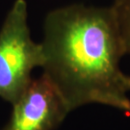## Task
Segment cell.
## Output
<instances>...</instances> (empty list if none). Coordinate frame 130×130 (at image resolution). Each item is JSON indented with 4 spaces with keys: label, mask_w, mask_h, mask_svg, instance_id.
Returning a JSON list of instances; mask_svg holds the SVG:
<instances>
[{
    "label": "cell",
    "mask_w": 130,
    "mask_h": 130,
    "mask_svg": "<svg viewBox=\"0 0 130 130\" xmlns=\"http://www.w3.org/2000/svg\"><path fill=\"white\" fill-rule=\"evenodd\" d=\"M43 73L52 81L70 111L90 103L122 109L125 55L111 6L71 4L52 10L43 22Z\"/></svg>",
    "instance_id": "obj_1"
},
{
    "label": "cell",
    "mask_w": 130,
    "mask_h": 130,
    "mask_svg": "<svg viewBox=\"0 0 130 130\" xmlns=\"http://www.w3.org/2000/svg\"><path fill=\"white\" fill-rule=\"evenodd\" d=\"M42 64V45L30 35L27 3L15 0L0 29V98L13 104Z\"/></svg>",
    "instance_id": "obj_2"
},
{
    "label": "cell",
    "mask_w": 130,
    "mask_h": 130,
    "mask_svg": "<svg viewBox=\"0 0 130 130\" xmlns=\"http://www.w3.org/2000/svg\"><path fill=\"white\" fill-rule=\"evenodd\" d=\"M70 112L55 85L42 73L32 78L13 103L10 121L3 130H54Z\"/></svg>",
    "instance_id": "obj_3"
},
{
    "label": "cell",
    "mask_w": 130,
    "mask_h": 130,
    "mask_svg": "<svg viewBox=\"0 0 130 130\" xmlns=\"http://www.w3.org/2000/svg\"><path fill=\"white\" fill-rule=\"evenodd\" d=\"M111 7L118 20L125 55H130V0H113Z\"/></svg>",
    "instance_id": "obj_4"
},
{
    "label": "cell",
    "mask_w": 130,
    "mask_h": 130,
    "mask_svg": "<svg viewBox=\"0 0 130 130\" xmlns=\"http://www.w3.org/2000/svg\"><path fill=\"white\" fill-rule=\"evenodd\" d=\"M124 84H125V88L127 93L130 92V76L129 75H125L124 77Z\"/></svg>",
    "instance_id": "obj_5"
},
{
    "label": "cell",
    "mask_w": 130,
    "mask_h": 130,
    "mask_svg": "<svg viewBox=\"0 0 130 130\" xmlns=\"http://www.w3.org/2000/svg\"><path fill=\"white\" fill-rule=\"evenodd\" d=\"M121 110L130 113V99H128V100L123 104V106H122V109H121Z\"/></svg>",
    "instance_id": "obj_6"
}]
</instances>
